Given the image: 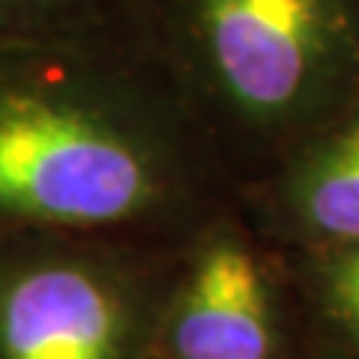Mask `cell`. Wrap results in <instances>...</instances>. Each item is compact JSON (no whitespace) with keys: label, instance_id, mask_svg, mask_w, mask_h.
Segmentation results:
<instances>
[{"label":"cell","instance_id":"1","mask_svg":"<svg viewBox=\"0 0 359 359\" xmlns=\"http://www.w3.org/2000/svg\"><path fill=\"white\" fill-rule=\"evenodd\" d=\"M233 195L129 27L0 45V237L177 243Z\"/></svg>","mask_w":359,"mask_h":359},{"label":"cell","instance_id":"2","mask_svg":"<svg viewBox=\"0 0 359 359\" xmlns=\"http://www.w3.org/2000/svg\"><path fill=\"white\" fill-rule=\"evenodd\" d=\"M233 192L359 96V0H126Z\"/></svg>","mask_w":359,"mask_h":359},{"label":"cell","instance_id":"3","mask_svg":"<svg viewBox=\"0 0 359 359\" xmlns=\"http://www.w3.org/2000/svg\"><path fill=\"white\" fill-rule=\"evenodd\" d=\"M174 245L0 237V359H150Z\"/></svg>","mask_w":359,"mask_h":359},{"label":"cell","instance_id":"4","mask_svg":"<svg viewBox=\"0 0 359 359\" xmlns=\"http://www.w3.org/2000/svg\"><path fill=\"white\" fill-rule=\"evenodd\" d=\"M309 332L290 255L237 192L177 240L150 359H306Z\"/></svg>","mask_w":359,"mask_h":359},{"label":"cell","instance_id":"5","mask_svg":"<svg viewBox=\"0 0 359 359\" xmlns=\"http://www.w3.org/2000/svg\"><path fill=\"white\" fill-rule=\"evenodd\" d=\"M249 219L285 252L359 243V96L237 189Z\"/></svg>","mask_w":359,"mask_h":359},{"label":"cell","instance_id":"6","mask_svg":"<svg viewBox=\"0 0 359 359\" xmlns=\"http://www.w3.org/2000/svg\"><path fill=\"white\" fill-rule=\"evenodd\" d=\"M311 332L359 359V243L323 252H287Z\"/></svg>","mask_w":359,"mask_h":359},{"label":"cell","instance_id":"7","mask_svg":"<svg viewBox=\"0 0 359 359\" xmlns=\"http://www.w3.org/2000/svg\"><path fill=\"white\" fill-rule=\"evenodd\" d=\"M126 0H0V45L45 42L123 21Z\"/></svg>","mask_w":359,"mask_h":359},{"label":"cell","instance_id":"8","mask_svg":"<svg viewBox=\"0 0 359 359\" xmlns=\"http://www.w3.org/2000/svg\"><path fill=\"white\" fill-rule=\"evenodd\" d=\"M311 330V327H309ZM306 359H351L344 356L339 347H332L330 341H323L318 332H309V347H306Z\"/></svg>","mask_w":359,"mask_h":359}]
</instances>
